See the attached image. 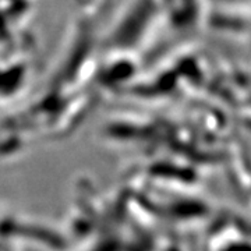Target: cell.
I'll return each mask as SVG.
<instances>
[{"mask_svg": "<svg viewBox=\"0 0 251 251\" xmlns=\"http://www.w3.org/2000/svg\"><path fill=\"white\" fill-rule=\"evenodd\" d=\"M110 0H81L82 3V7L84 10L88 13V14H92V13H97L99 9H102L105 4H108Z\"/></svg>", "mask_w": 251, "mask_h": 251, "instance_id": "6da1fadb", "label": "cell"}]
</instances>
